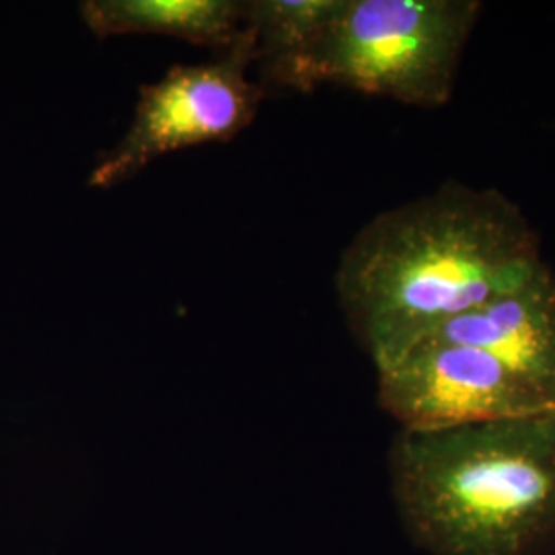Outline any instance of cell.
<instances>
[{"label": "cell", "mask_w": 555, "mask_h": 555, "mask_svg": "<svg viewBox=\"0 0 555 555\" xmlns=\"http://www.w3.org/2000/svg\"><path fill=\"white\" fill-rule=\"evenodd\" d=\"M545 266L518 204L492 188L449 181L360 229L339 259L337 297L380 371Z\"/></svg>", "instance_id": "cell-1"}, {"label": "cell", "mask_w": 555, "mask_h": 555, "mask_svg": "<svg viewBox=\"0 0 555 555\" xmlns=\"http://www.w3.org/2000/svg\"><path fill=\"white\" fill-rule=\"evenodd\" d=\"M397 508L433 555L555 554V410L393 440Z\"/></svg>", "instance_id": "cell-2"}, {"label": "cell", "mask_w": 555, "mask_h": 555, "mask_svg": "<svg viewBox=\"0 0 555 555\" xmlns=\"http://www.w3.org/2000/svg\"><path fill=\"white\" fill-rule=\"evenodd\" d=\"M479 13L477 0H341L307 64V91L330 82L442 107Z\"/></svg>", "instance_id": "cell-3"}, {"label": "cell", "mask_w": 555, "mask_h": 555, "mask_svg": "<svg viewBox=\"0 0 555 555\" xmlns=\"http://www.w3.org/2000/svg\"><path fill=\"white\" fill-rule=\"evenodd\" d=\"M254 62L256 38L243 25L235 43L215 59L178 64L163 79L140 87L128 132L91 169L89 185L112 188L167 153L237 137L254 121L266 95L247 79Z\"/></svg>", "instance_id": "cell-4"}, {"label": "cell", "mask_w": 555, "mask_h": 555, "mask_svg": "<svg viewBox=\"0 0 555 555\" xmlns=\"http://www.w3.org/2000/svg\"><path fill=\"white\" fill-rule=\"evenodd\" d=\"M377 373L378 401L401 430H455L555 410V396L508 362L438 337Z\"/></svg>", "instance_id": "cell-5"}, {"label": "cell", "mask_w": 555, "mask_h": 555, "mask_svg": "<svg viewBox=\"0 0 555 555\" xmlns=\"http://www.w3.org/2000/svg\"><path fill=\"white\" fill-rule=\"evenodd\" d=\"M428 337L486 350L555 396L554 270L545 266L525 284L447 321Z\"/></svg>", "instance_id": "cell-6"}, {"label": "cell", "mask_w": 555, "mask_h": 555, "mask_svg": "<svg viewBox=\"0 0 555 555\" xmlns=\"http://www.w3.org/2000/svg\"><path fill=\"white\" fill-rule=\"evenodd\" d=\"M80 15L98 38L169 36L222 52L243 31L237 0H87Z\"/></svg>", "instance_id": "cell-7"}, {"label": "cell", "mask_w": 555, "mask_h": 555, "mask_svg": "<svg viewBox=\"0 0 555 555\" xmlns=\"http://www.w3.org/2000/svg\"><path fill=\"white\" fill-rule=\"evenodd\" d=\"M341 0H251L243 21L256 38L259 87L307 91V64Z\"/></svg>", "instance_id": "cell-8"}]
</instances>
